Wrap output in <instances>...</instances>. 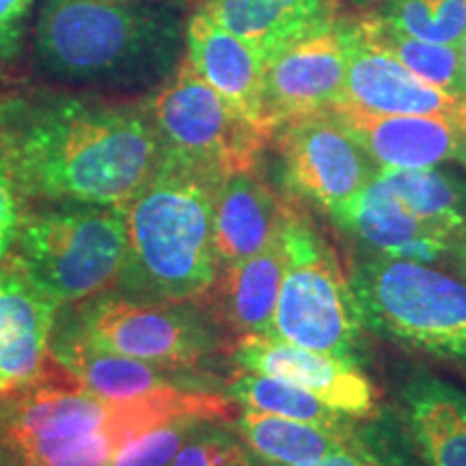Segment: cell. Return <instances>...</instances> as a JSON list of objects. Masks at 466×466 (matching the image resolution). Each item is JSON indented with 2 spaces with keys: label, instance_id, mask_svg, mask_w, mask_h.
I'll return each mask as SVG.
<instances>
[{
  "label": "cell",
  "instance_id": "cell-24",
  "mask_svg": "<svg viewBox=\"0 0 466 466\" xmlns=\"http://www.w3.org/2000/svg\"><path fill=\"white\" fill-rule=\"evenodd\" d=\"M378 177L423 223L462 238L466 231V182L458 175L430 167L378 168Z\"/></svg>",
  "mask_w": 466,
  "mask_h": 466
},
{
  "label": "cell",
  "instance_id": "cell-22",
  "mask_svg": "<svg viewBox=\"0 0 466 466\" xmlns=\"http://www.w3.org/2000/svg\"><path fill=\"white\" fill-rule=\"evenodd\" d=\"M410 439L425 466H466V391L436 376L401 389Z\"/></svg>",
  "mask_w": 466,
  "mask_h": 466
},
{
  "label": "cell",
  "instance_id": "cell-26",
  "mask_svg": "<svg viewBox=\"0 0 466 466\" xmlns=\"http://www.w3.org/2000/svg\"><path fill=\"white\" fill-rule=\"evenodd\" d=\"M225 395L244 410L268 412V415L299 419V421L319 425H350L363 421V419L343 415L296 384L266 374L240 371L227 382Z\"/></svg>",
  "mask_w": 466,
  "mask_h": 466
},
{
  "label": "cell",
  "instance_id": "cell-15",
  "mask_svg": "<svg viewBox=\"0 0 466 466\" xmlns=\"http://www.w3.org/2000/svg\"><path fill=\"white\" fill-rule=\"evenodd\" d=\"M330 220L343 233L352 236L367 253L421 264L451 259L460 240L417 218L378 177V171L371 182Z\"/></svg>",
  "mask_w": 466,
  "mask_h": 466
},
{
  "label": "cell",
  "instance_id": "cell-19",
  "mask_svg": "<svg viewBox=\"0 0 466 466\" xmlns=\"http://www.w3.org/2000/svg\"><path fill=\"white\" fill-rule=\"evenodd\" d=\"M58 307L20 268H0V393L42 376Z\"/></svg>",
  "mask_w": 466,
  "mask_h": 466
},
{
  "label": "cell",
  "instance_id": "cell-4",
  "mask_svg": "<svg viewBox=\"0 0 466 466\" xmlns=\"http://www.w3.org/2000/svg\"><path fill=\"white\" fill-rule=\"evenodd\" d=\"M225 175L160 154L149 182L121 206L127 250L121 291L149 302H197L212 291L220 266L214 201Z\"/></svg>",
  "mask_w": 466,
  "mask_h": 466
},
{
  "label": "cell",
  "instance_id": "cell-31",
  "mask_svg": "<svg viewBox=\"0 0 466 466\" xmlns=\"http://www.w3.org/2000/svg\"><path fill=\"white\" fill-rule=\"evenodd\" d=\"M37 0H0V63L9 66L22 56L31 35Z\"/></svg>",
  "mask_w": 466,
  "mask_h": 466
},
{
  "label": "cell",
  "instance_id": "cell-13",
  "mask_svg": "<svg viewBox=\"0 0 466 466\" xmlns=\"http://www.w3.org/2000/svg\"><path fill=\"white\" fill-rule=\"evenodd\" d=\"M346 69L339 22L272 56L266 63L264 86L270 134L291 119L326 113L346 102Z\"/></svg>",
  "mask_w": 466,
  "mask_h": 466
},
{
  "label": "cell",
  "instance_id": "cell-9",
  "mask_svg": "<svg viewBox=\"0 0 466 466\" xmlns=\"http://www.w3.org/2000/svg\"><path fill=\"white\" fill-rule=\"evenodd\" d=\"M69 318L93 346L171 370H199L223 348L218 330L190 302H149L104 291Z\"/></svg>",
  "mask_w": 466,
  "mask_h": 466
},
{
  "label": "cell",
  "instance_id": "cell-30",
  "mask_svg": "<svg viewBox=\"0 0 466 466\" xmlns=\"http://www.w3.org/2000/svg\"><path fill=\"white\" fill-rule=\"evenodd\" d=\"M305 466H412V462L382 428L367 425L363 439L354 447Z\"/></svg>",
  "mask_w": 466,
  "mask_h": 466
},
{
  "label": "cell",
  "instance_id": "cell-28",
  "mask_svg": "<svg viewBox=\"0 0 466 466\" xmlns=\"http://www.w3.org/2000/svg\"><path fill=\"white\" fill-rule=\"evenodd\" d=\"M209 419L195 428L168 466H264L236 428Z\"/></svg>",
  "mask_w": 466,
  "mask_h": 466
},
{
  "label": "cell",
  "instance_id": "cell-29",
  "mask_svg": "<svg viewBox=\"0 0 466 466\" xmlns=\"http://www.w3.org/2000/svg\"><path fill=\"white\" fill-rule=\"evenodd\" d=\"M209 419L177 417L134 434L116 450L108 466H168L195 428Z\"/></svg>",
  "mask_w": 466,
  "mask_h": 466
},
{
  "label": "cell",
  "instance_id": "cell-34",
  "mask_svg": "<svg viewBox=\"0 0 466 466\" xmlns=\"http://www.w3.org/2000/svg\"><path fill=\"white\" fill-rule=\"evenodd\" d=\"M458 55H460V66H462V76H464V83H466V31L462 35V39L458 42Z\"/></svg>",
  "mask_w": 466,
  "mask_h": 466
},
{
  "label": "cell",
  "instance_id": "cell-5",
  "mask_svg": "<svg viewBox=\"0 0 466 466\" xmlns=\"http://www.w3.org/2000/svg\"><path fill=\"white\" fill-rule=\"evenodd\" d=\"M365 329L466 365V281L432 264L363 253L350 266Z\"/></svg>",
  "mask_w": 466,
  "mask_h": 466
},
{
  "label": "cell",
  "instance_id": "cell-18",
  "mask_svg": "<svg viewBox=\"0 0 466 466\" xmlns=\"http://www.w3.org/2000/svg\"><path fill=\"white\" fill-rule=\"evenodd\" d=\"M296 199L277 192L259 167L225 175L214 201V244L218 266H236L281 236Z\"/></svg>",
  "mask_w": 466,
  "mask_h": 466
},
{
  "label": "cell",
  "instance_id": "cell-8",
  "mask_svg": "<svg viewBox=\"0 0 466 466\" xmlns=\"http://www.w3.org/2000/svg\"><path fill=\"white\" fill-rule=\"evenodd\" d=\"M145 106L160 143V154L229 175L259 167L270 137L236 113L182 58Z\"/></svg>",
  "mask_w": 466,
  "mask_h": 466
},
{
  "label": "cell",
  "instance_id": "cell-3",
  "mask_svg": "<svg viewBox=\"0 0 466 466\" xmlns=\"http://www.w3.org/2000/svg\"><path fill=\"white\" fill-rule=\"evenodd\" d=\"M229 410V398L209 391L110 401L58 363L46 365L33 382L0 393V466H108L143 430L188 415L225 419Z\"/></svg>",
  "mask_w": 466,
  "mask_h": 466
},
{
  "label": "cell",
  "instance_id": "cell-6",
  "mask_svg": "<svg viewBox=\"0 0 466 466\" xmlns=\"http://www.w3.org/2000/svg\"><path fill=\"white\" fill-rule=\"evenodd\" d=\"M127 250L121 208L61 203L26 212L11 264L58 305L83 302L116 285Z\"/></svg>",
  "mask_w": 466,
  "mask_h": 466
},
{
  "label": "cell",
  "instance_id": "cell-27",
  "mask_svg": "<svg viewBox=\"0 0 466 466\" xmlns=\"http://www.w3.org/2000/svg\"><path fill=\"white\" fill-rule=\"evenodd\" d=\"M367 11L423 42L458 46L466 31V0H380Z\"/></svg>",
  "mask_w": 466,
  "mask_h": 466
},
{
  "label": "cell",
  "instance_id": "cell-2",
  "mask_svg": "<svg viewBox=\"0 0 466 466\" xmlns=\"http://www.w3.org/2000/svg\"><path fill=\"white\" fill-rule=\"evenodd\" d=\"M192 0H37L35 72L52 85L145 97L184 58Z\"/></svg>",
  "mask_w": 466,
  "mask_h": 466
},
{
  "label": "cell",
  "instance_id": "cell-14",
  "mask_svg": "<svg viewBox=\"0 0 466 466\" xmlns=\"http://www.w3.org/2000/svg\"><path fill=\"white\" fill-rule=\"evenodd\" d=\"M50 357L86 391L110 401H138L171 391H206L192 370H171L93 346L72 318L58 316Z\"/></svg>",
  "mask_w": 466,
  "mask_h": 466
},
{
  "label": "cell",
  "instance_id": "cell-32",
  "mask_svg": "<svg viewBox=\"0 0 466 466\" xmlns=\"http://www.w3.org/2000/svg\"><path fill=\"white\" fill-rule=\"evenodd\" d=\"M25 217V199L15 188L14 179L0 158V261L11 253L15 242L17 227Z\"/></svg>",
  "mask_w": 466,
  "mask_h": 466
},
{
  "label": "cell",
  "instance_id": "cell-23",
  "mask_svg": "<svg viewBox=\"0 0 466 466\" xmlns=\"http://www.w3.org/2000/svg\"><path fill=\"white\" fill-rule=\"evenodd\" d=\"M363 421L350 425H319L285 419L268 412L244 410L236 430L264 466H305L319 462L363 439Z\"/></svg>",
  "mask_w": 466,
  "mask_h": 466
},
{
  "label": "cell",
  "instance_id": "cell-35",
  "mask_svg": "<svg viewBox=\"0 0 466 466\" xmlns=\"http://www.w3.org/2000/svg\"><path fill=\"white\" fill-rule=\"evenodd\" d=\"M348 3L354 5V7H357V11H367V9L376 7V5L380 3V0H348Z\"/></svg>",
  "mask_w": 466,
  "mask_h": 466
},
{
  "label": "cell",
  "instance_id": "cell-1",
  "mask_svg": "<svg viewBox=\"0 0 466 466\" xmlns=\"http://www.w3.org/2000/svg\"><path fill=\"white\" fill-rule=\"evenodd\" d=\"M0 158L25 201L121 208L154 175L160 143L145 97L20 85L0 91Z\"/></svg>",
  "mask_w": 466,
  "mask_h": 466
},
{
  "label": "cell",
  "instance_id": "cell-10",
  "mask_svg": "<svg viewBox=\"0 0 466 466\" xmlns=\"http://www.w3.org/2000/svg\"><path fill=\"white\" fill-rule=\"evenodd\" d=\"M270 143L277 149L285 192L330 218L378 171L374 160L330 110L279 126Z\"/></svg>",
  "mask_w": 466,
  "mask_h": 466
},
{
  "label": "cell",
  "instance_id": "cell-20",
  "mask_svg": "<svg viewBox=\"0 0 466 466\" xmlns=\"http://www.w3.org/2000/svg\"><path fill=\"white\" fill-rule=\"evenodd\" d=\"M197 7L244 39L266 63L341 17V0H203Z\"/></svg>",
  "mask_w": 466,
  "mask_h": 466
},
{
  "label": "cell",
  "instance_id": "cell-12",
  "mask_svg": "<svg viewBox=\"0 0 466 466\" xmlns=\"http://www.w3.org/2000/svg\"><path fill=\"white\" fill-rule=\"evenodd\" d=\"M346 46V104L367 113L417 115L466 127V96L425 83L400 61L371 44L352 15L339 20Z\"/></svg>",
  "mask_w": 466,
  "mask_h": 466
},
{
  "label": "cell",
  "instance_id": "cell-11",
  "mask_svg": "<svg viewBox=\"0 0 466 466\" xmlns=\"http://www.w3.org/2000/svg\"><path fill=\"white\" fill-rule=\"evenodd\" d=\"M240 371L281 378L354 419H378V391L357 359L318 352L270 335H247L231 352Z\"/></svg>",
  "mask_w": 466,
  "mask_h": 466
},
{
  "label": "cell",
  "instance_id": "cell-33",
  "mask_svg": "<svg viewBox=\"0 0 466 466\" xmlns=\"http://www.w3.org/2000/svg\"><path fill=\"white\" fill-rule=\"evenodd\" d=\"M450 261H451L453 270H456V275L462 277L466 281V231L462 233V238L458 240L456 248H453Z\"/></svg>",
  "mask_w": 466,
  "mask_h": 466
},
{
  "label": "cell",
  "instance_id": "cell-7",
  "mask_svg": "<svg viewBox=\"0 0 466 466\" xmlns=\"http://www.w3.org/2000/svg\"><path fill=\"white\" fill-rule=\"evenodd\" d=\"M283 244L288 264L270 337L360 360L365 324L350 277L299 201L285 220Z\"/></svg>",
  "mask_w": 466,
  "mask_h": 466
},
{
  "label": "cell",
  "instance_id": "cell-36",
  "mask_svg": "<svg viewBox=\"0 0 466 466\" xmlns=\"http://www.w3.org/2000/svg\"><path fill=\"white\" fill-rule=\"evenodd\" d=\"M203 3V0H192V5H195V7H197V5H201Z\"/></svg>",
  "mask_w": 466,
  "mask_h": 466
},
{
  "label": "cell",
  "instance_id": "cell-17",
  "mask_svg": "<svg viewBox=\"0 0 466 466\" xmlns=\"http://www.w3.org/2000/svg\"><path fill=\"white\" fill-rule=\"evenodd\" d=\"M184 58L236 113L272 138L264 110L266 61L244 39L220 26L203 7H192Z\"/></svg>",
  "mask_w": 466,
  "mask_h": 466
},
{
  "label": "cell",
  "instance_id": "cell-25",
  "mask_svg": "<svg viewBox=\"0 0 466 466\" xmlns=\"http://www.w3.org/2000/svg\"><path fill=\"white\" fill-rule=\"evenodd\" d=\"M352 17L357 20L360 33L371 44L389 52L408 72L419 76L425 83L441 86V89L466 96V83L456 46H442L410 37L400 28L387 25L382 17L371 11H359Z\"/></svg>",
  "mask_w": 466,
  "mask_h": 466
},
{
  "label": "cell",
  "instance_id": "cell-21",
  "mask_svg": "<svg viewBox=\"0 0 466 466\" xmlns=\"http://www.w3.org/2000/svg\"><path fill=\"white\" fill-rule=\"evenodd\" d=\"M283 231L270 247L240 264L223 268L208 296H214L217 313L236 335H272L275 313L285 275Z\"/></svg>",
  "mask_w": 466,
  "mask_h": 466
},
{
  "label": "cell",
  "instance_id": "cell-16",
  "mask_svg": "<svg viewBox=\"0 0 466 466\" xmlns=\"http://www.w3.org/2000/svg\"><path fill=\"white\" fill-rule=\"evenodd\" d=\"M378 168H430L456 160L466 167V127L417 115L367 113L350 104L330 110Z\"/></svg>",
  "mask_w": 466,
  "mask_h": 466
}]
</instances>
